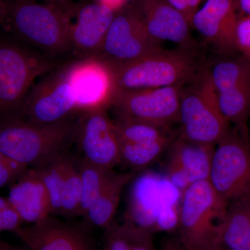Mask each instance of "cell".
Masks as SVG:
<instances>
[{
  "instance_id": "cell-17",
  "label": "cell",
  "mask_w": 250,
  "mask_h": 250,
  "mask_svg": "<svg viewBox=\"0 0 250 250\" xmlns=\"http://www.w3.org/2000/svg\"><path fill=\"white\" fill-rule=\"evenodd\" d=\"M215 147L174 138L167 149L166 171L170 183L183 192L195 182L208 180Z\"/></svg>"
},
{
  "instance_id": "cell-37",
  "label": "cell",
  "mask_w": 250,
  "mask_h": 250,
  "mask_svg": "<svg viewBox=\"0 0 250 250\" xmlns=\"http://www.w3.org/2000/svg\"><path fill=\"white\" fill-rule=\"evenodd\" d=\"M45 4L59 5V6H67L72 4V0H34Z\"/></svg>"
},
{
  "instance_id": "cell-22",
  "label": "cell",
  "mask_w": 250,
  "mask_h": 250,
  "mask_svg": "<svg viewBox=\"0 0 250 250\" xmlns=\"http://www.w3.org/2000/svg\"><path fill=\"white\" fill-rule=\"evenodd\" d=\"M207 67L210 80L218 93L250 80V58L241 54L222 57Z\"/></svg>"
},
{
  "instance_id": "cell-18",
  "label": "cell",
  "mask_w": 250,
  "mask_h": 250,
  "mask_svg": "<svg viewBox=\"0 0 250 250\" xmlns=\"http://www.w3.org/2000/svg\"><path fill=\"white\" fill-rule=\"evenodd\" d=\"M12 184L7 199L23 223L31 225L51 215L47 190L36 167L28 168Z\"/></svg>"
},
{
  "instance_id": "cell-29",
  "label": "cell",
  "mask_w": 250,
  "mask_h": 250,
  "mask_svg": "<svg viewBox=\"0 0 250 250\" xmlns=\"http://www.w3.org/2000/svg\"><path fill=\"white\" fill-rule=\"evenodd\" d=\"M23 223L22 219L8 199L0 197V233L5 231L16 232Z\"/></svg>"
},
{
  "instance_id": "cell-36",
  "label": "cell",
  "mask_w": 250,
  "mask_h": 250,
  "mask_svg": "<svg viewBox=\"0 0 250 250\" xmlns=\"http://www.w3.org/2000/svg\"><path fill=\"white\" fill-rule=\"evenodd\" d=\"M187 250V249H186ZM187 250H228L225 247L220 245L218 242L206 245V246L199 247V248H192V249Z\"/></svg>"
},
{
  "instance_id": "cell-2",
  "label": "cell",
  "mask_w": 250,
  "mask_h": 250,
  "mask_svg": "<svg viewBox=\"0 0 250 250\" xmlns=\"http://www.w3.org/2000/svg\"><path fill=\"white\" fill-rule=\"evenodd\" d=\"M79 115L60 123L40 125L13 118L0 123V152L34 167L65 152L75 142Z\"/></svg>"
},
{
  "instance_id": "cell-24",
  "label": "cell",
  "mask_w": 250,
  "mask_h": 250,
  "mask_svg": "<svg viewBox=\"0 0 250 250\" xmlns=\"http://www.w3.org/2000/svg\"><path fill=\"white\" fill-rule=\"evenodd\" d=\"M174 139L170 136L154 142L141 144L122 143L120 144L121 163L134 170L146 168L168 149Z\"/></svg>"
},
{
  "instance_id": "cell-40",
  "label": "cell",
  "mask_w": 250,
  "mask_h": 250,
  "mask_svg": "<svg viewBox=\"0 0 250 250\" xmlns=\"http://www.w3.org/2000/svg\"><path fill=\"white\" fill-rule=\"evenodd\" d=\"M0 1H1V0H0Z\"/></svg>"
},
{
  "instance_id": "cell-32",
  "label": "cell",
  "mask_w": 250,
  "mask_h": 250,
  "mask_svg": "<svg viewBox=\"0 0 250 250\" xmlns=\"http://www.w3.org/2000/svg\"><path fill=\"white\" fill-rule=\"evenodd\" d=\"M132 225L131 250H159L153 243L152 233Z\"/></svg>"
},
{
  "instance_id": "cell-28",
  "label": "cell",
  "mask_w": 250,
  "mask_h": 250,
  "mask_svg": "<svg viewBox=\"0 0 250 250\" xmlns=\"http://www.w3.org/2000/svg\"><path fill=\"white\" fill-rule=\"evenodd\" d=\"M132 225L113 223L104 229L103 250H131Z\"/></svg>"
},
{
  "instance_id": "cell-7",
  "label": "cell",
  "mask_w": 250,
  "mask_h": 250,
  "mask_svg": "<svg viewBox=\"0 0 250 250\" xmlns=\"http://www.w3.org/2000/svg\"><path fill=\"white\" fill-rule=\"evenodd\" d=\"M73 59L62 62L37 80L17 118L34 124L47 125L80 115L70 80Z\"/></svg>"
},
{
  "instance_id": "cell-8",
  "label": "cell",
  "mask_w": 250,
  "mask_h": 250,
  "mask_svg": "<svg viewBox=\"0 0 250 250\" xmlns=\"http://www.w3.org/2000/svg\"><path fill=\"white\" fill-rule=\"evenodd\" d=\"M208 181L229 205L250 197V141L236 128L215 146Z\"/></svg>"
},
{
  "instance_id": "cell-16",
  "label": "cell",
  "mask_w": 250,
  "mask_h": 250,
  "mask_svg": "<svg viewBox=\"0 0 250 250\" xmlns=\"http://www.w3.org/2000/svg\"><path fill=\"white\" fill-rule=\"evenodd\" d=\"M131 6L153 39L169 41L183 49L197 51L190 23L165 0H133Z\"/></svg>"
},
{
  "instance_id": "cell-31",
  "label": "cell",
  "mask_w": 250,
  "mask_h": 250,
  "mask_svg": "<svg viewBox=\"0 0 250 250\" xmlns=\"http://www.w3.org/2000/svg\"><path fill=\"white\" fill-rule=\"evenodd\" d=\"M236 39L238 53L250 58V16L238 19Z\"/></svg>"
},
{
  "instance_id": "cell-30",
  "label": "cell",
  "mask_w": 250,
  "mask_h": 250,
  "mask_svg": "<svg viewBox=\"0 0 250 250\" xmlns=\"http://www.w3.org/2000/svg\"><path fill=\"white\" fill-rule=\"evenodd\" d=\"M27 169V166L12 160L0 152V188L13 183Z\"/></svg>"
},
{
  "instance_id": "cell-19",
  "label": "cell",
  "mask_w": 250,
  "mask_h": 250,
  "mask_svg": "<svg viewBox=\"0 0 250 250\" xmlns=\"http://www.w3.org/2000/svg\"><path fill=\"white\" fill-rule=\"evenodd\" d=\"M217 242L228 250H250V197L229 205L218 225Z\"/></svg>"
},
{
  "instance_id": "cell-21",
  "label": "cell",
  "mask_w": 250,
  "mask_h": 250,
  "mask_svg": "<svg viewBox=\"0 0 250 250\" xmlns=\"http://www.w3.org/2000/svg\"><path fill=\"white\" fill-rule=\"evenodd\" d=\"M220 111L244 139L250 140V80L231 89L218 93Z\"/></svg>"
},
{
  "instance_id": "cell-3",
  "label": "cell",
  "mask_w": 250,
  "mask_h": 250,
  "mask_svg": "<svg viewBox=\"0 0 250 250\" xmlns=\"http://www.w3.org/2000/svg\"><path fill=\"white\" fill-rule=\"evenodd\" d=\"M65 62L49 58L9 34L0 36V123L17 117L36 81Z\"/></svg>"
},
{
  "instance_id": "cell-6",
  "label": "cell",
  "mask_w": 250,
  "mask_h": 250,
  "mask_svg": "<svg viewBox=\"0 0 250 250\" xmlns=\"http://www.w3.org/2000/svg\"><path fill=\"white\" fill-rule=\"evenodd\" d=\"M178 210V229L187 250L217 242L218 225L225 216L229 203L208 180L200 181L184 190Z\"/></svg>"
},
{
  "instance_id": "cell-4",
  "label": "cell",
  "mask_w": 250,
  "mask_h": 250,
  "mask_svg": "<svg viewBox=\"0 0 250 250\" xmlns=\"http://www.w3.org/2000/svg\"><path fill=\"white\" fill-rule=\"evenodd\" d=\"M197 51L161 48L113 71L116 89L185 85L205 66Z\"/></svg>"
},
{
  "instance_id": "cell-5",
  "label": "cell",
  "mask_w": 250,
  "mask_h": 250,
  "mask_svg": "<svg viewBox=\"0 0 250 250\" xmlns=\"http://www.w3.org/2000/svg\"><path fill=\"white\" fill-rule=\"evenodd\" d=\"M178 123L179 138L208 146H216L231 129L220 111L207 63L182 89Z\"/></svg>"
},
{
  "instance_id": "cell-11",
  "label": "cell",
  "mask_w": 250,
  "mask_h": 250,
  "mask_svg": "<svg viewBox=\"0 0 250 250\" xmlns=\"http://www.w3.org/2000/svg\"><path fill=\"white\" fill-rule=\"evenodd\" d=\"M107 108H99L79 115L75 142L90 164L106 170L121 163L120 142L114 121Z\"/></svg>"
},
{
  "instance_id": "cell-15",
  "label": "cell",
  "mask_w": 250,
  "mask_h": 250,
  "mask_svg": "<svg viewBox=\"0 0 250 250\" xmlns=\"http://www.w3.org/2000/svg\"><path fill=\"white\" fill-rule=\"evenodd\" d=\"M116 11L98 0L75 6L70 26V42L75 59L97 58Z\"/></svg>"
},
{
  "instance_id": "cell-23",
  "label": "cell",
  "mask_w": 250,
  "mask_h": 250,
  "mask_svg": "<svg viewBox=\"0 0 250 250\" xmlns=\"http://www.w3.org/2000/svg\"><path fill=\"white\" fill-rule=\"evenodd\" d=\"M69 158L65 151L36 167L47 190L52 215H61L62 187Z\"/></svg>"
},
{
  "instance_id": "cell-26",
  "label": "cell",
  "mask_w": 250,
  "mask_h": 250,
  "mask_svg": "<svg viewBox=\"0 0 250 250\" xmlns=\"http://www.w3.org/2000/svg\"><path fill=\"white\" fill-rule=\"evenodd\" d=\"M120 144H141L170 137L167 129L133 120H114Z\"/></svg>"
},
{
  "instance_id": "cell-34",
  "label": "cell",
  "mask_w": 250,
  "mask_h": 250,
  "mask_svg": "<svg viewBox=\"0 0 250 250\" xmlns=\"http://www.w3.org/2000/svg\"><path fill=\"white\" fill-rule=\"evenodd\" d=\"M165 1L167 4H170L172 7H173L174 9L178 11L181 14H183L190 24L188 0H165Z\"/></svg>"
},
{
  "instance_id": "cell-10",
  "label": "cell",
  "mask_w": 250,
  "mask_h": 250,
  "mask_svg": "<svg viewBox=\"0 0 250 250\" xmlns=\"http://www.w3.org/2000/svg\"><path fill=\"white\" fill-rule=\"evenodd\" d=\"M184 85L136 90H116L110 108L116 118L143 122L168 129L179 123Z\"/></svg>"
},
{
  "instance_id": "cell-27",
  "label": "cell",
  "mask_w": 250,
  "mask_h": 250,
  "mask_svg": "<svg viewBox=\"0 0 250 250\" xmlns=\"http://www.w3.org/2000/svg\"><path fill=\"white\" fill-rule=\"evenodd\" d=\"M82 197V180L78 164L70 156L67 161L62 187L61 215L67 218L78 217Z\"/></svg>"
},
{
  "instance_id": "cell-1",
  "label": "cell",
  "mask_w": 250,
  "mask_h": 250,
  "mask_svg": "<svg viewBox=\"0 0 250 250\" xmlns=\"http://www.w3.org/2000/svg\"><path fill=\"white\" fill-rule=\"evenodd\" d=\"M75 5L59 6L34 0L1 3L0 22L8 34L49 58L75 59L70 42Z\"/></svg>"
},
{
  "instance_id": "cell-12",
  "label": "cell",
  "mask_w": 250,
  "mask_h": 250,
  "mask_svg": "<svg viewBox=\"0 0 250 250\" xmlns=\"http://www.w3.org/2000/svg\"><path fill=\"white\" fill-rule=\"evenodd\" d=\"M88 228L50 215L16 233L29 250H98Z\"/></svg>"
},
{
  "instance_id": "cell-13",
  "label": "cell",
  "mask_w": 250,
  "mask_h": 250,
  "mask_svg": "<svg viewBox=\"0 0 250 250\" xmlns=\"http://www.w3.org/2000/svg\"><path fill=\"white\" fill-rule=\"evenodd\" d=\"M238 0H207L194 15L191 27L221 57L238 55L236 31Z\"/></svg>"
},
{
  "instance_id": "cell-39",
  "label": "cell",
  "mask_w": 250,
  "mask_h": 250,
  "mask_svg": "<svg viewBox=\"0 0 250 250\" xmlns=\"http://www.w3.org/2000/svg\"><path fill=\"white\" fill-rule=\"evenodd\" d=\"M0 250H29L27 247L26 248H16V247L6 246L0 244Z\"/></svg>"
},
{
  "instance_id": "cell-14",
  "label": "cell",
  "mask_w": 250,
  "mask_h": 250,
  "mask_svg": "<svg viewBox=\"0 0 250 250\" xmlns=\"http://www.w3.org/2000/svg\"><path fill=\"white\" fill-rule=\"evenodd\" d=\"M70 80L80 114L94 108H108L116 92L113 70L97 58L74 59Z\"/></svg>"
},
{
  "instance_id": "cell-38",
  "label": "cell",
  "mask_w": 250,
  "mask_h": 250,
  "mask_svg": "<svg viewBox=\"0 0 250 250\" xmlns=\"http://www.w3.org/2000/svg\"><path fill=\"white\" fill-rule=\"evenodd\" d=\"M238 7L246 16H250V0H238Z\"/></svg>"
},
{
  "instance_id": "cell-33",
  "label": "cell",
  "mask_w": 250,
  "mask_h": 250,
  "mask_svg": "<svg viewBox=\"0 0 250 250\" xmlns=\"http://www.w3.org/2000/svg\"><path fill=\"white\" fill-rule=\"evenodd\" d=\"M159 250H187L184 248L179 236L167 237L161 242L160 249Z\"/></svg>"
},
{
  "instance_id": "cell-9",
  "label": "cell",
  "mask_w": 250,
  "mask_h": 250,
  "mask_svg": "<svg viewBox=\"0 0 250 250\" xmlns=\"http://www.w3.org/2000/svg\"><path fill=\"white\" fill-rule=\"evenodd\" d=\"M162 48L148 34L131 4L116 11L97 59L112 70H118Z\"/></svg>"
},
{
  "instance_id": "cell-20",
  "label": "cell",
  "mask_w": 250,
  "mask_h": 250,
  "mask_svg": "<svg viewBox=\"0 0 250 250\" xmlns=\"http://www.w3.org/2000/svg\"><path fill=\"white\" fill-rule=\"evenodd\" d=\"M133 177V173L112 172L100 195L83 217L87 226L104 229L113 223L122 192Z\"/></svg>"
},
{
  "instance_id": "cell-25",
  "label": "cell",
  "mask_w": 250,
  "mask_h": 250,
  "mask_svg": "<svg viewBox=\"0 0 250 250\" xmlns=\"http://www.w3.org/2000/svg\"><path fill=\"white\" fill-rule=\"evenodd\" d=\"M82 180L79 216L83 217L107 182L113 171L90 164L82 159L78 164Z\"/></svg>"
},
{
  "instance_id": "cell-35",
  "label": "cell",
  "mask_w": 250,
  "mask_h": 250,
  "mask_svg": "<svg viewBox=\"0 0 250 250\" xmlns=\"http://www.w3.org/2000/svg\"><path fill=\"white\" fill-rule=\"evenodd\" d=\"M100 2L117 11L129 4V0H98Z\"/></svg>"
}]
</instances>
